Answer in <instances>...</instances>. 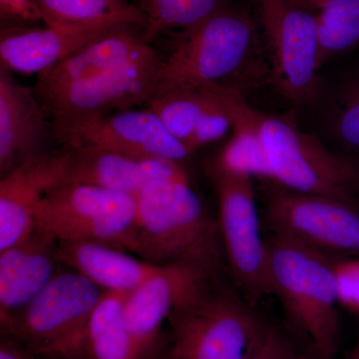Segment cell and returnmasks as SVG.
I'll return each mask as SVG.
<instances>
[{
	"label": "cell",
	"mask_w": 359,
	"mask_h": 359,
	"mask_svg": "<svg viewBox=\"0 0 359 359\" xmlns=\"http://www.w3.org/2000/svg\"><path fill=\"white\" fill-rule=\"evenodd\" d=\"M218 276L199 264H166L127 295L125 316L142 358H152L164 344L163 325L172 311Z\"/></svg>",
	"instance_id": "13"
},
{
	"label": "cell",
	"mask_w": 359,
	"mask_h": 359,
	"mask_svg": "<svg viewBox=\"0 0 359 359\" xmlns=\"http://www.w3.org/2000/svg\"><path fill=\"white\" fill-rule=\"evenodd\" d=\"M236 93L216 85L175 86L156 92L145 107L194 154L233 129Z\"/></svg>",
	"instance_id": "15"
},
{
	"label": "cell",
	"mask_w": 359,
	"mask_h": 359,
	"mask_svg": "<svg viewBox=\"0 0 359 359\" xmlns=\"http://www.w3.org/2000/svg\"><path fill=\"white\" fill-rule=\"evenodd\" d=\"M314 359H334L332 358H328V356H320V355H316V358Z\"/></svg>",
	"instance_id": "34"
},
{
	"label": "cell",
	"mask_w": 359,
	"mask_h": 359,
	"mask_svg": "<svg viewBox=\"0 0 359 359\" xmlns=\"http://www.w3.org/2000/svg\"><path fill=\"white\" fill-rule=\"evenodd\" d=\"M283 328L262 320L250 340L245 359H314Z\"/></svg>",
	"instance_id": "27"
},
{
	"label": "cell",
	"mask_w": 359,
	"mask_h": 359,
	"mask_svg": "<svg viewBox=\"0 0 359 359\" xmlns=\"http://www.w3.org/2000/svg\"><path fill=\"white\" fill-rule=\"evenodd\" d=\"M346 359H359V334L353 349L347 354Z\"/></svg>",
	"instance_id": "32"
},
{
	"label": "cell",
	"mask_w": 359,
	"mask_h": 359,
	"mask_svg": "<svg viewBox=\"0 0 359 359\" xmlns=\"http://www.w3.org/2000/svg\"><path fill=\"white\" fill-rule=\"evenodd\" d=\"M318 14L320 65L359 46V0H330Z\"/></svg>",
	"instance_id": "25"
},
{
	"label": "cell",
	"mask_w": 359,
	"mask_h": 359,
	"mask_svg": "<svg viewBox=\"0 0 359 359\" xmlns=\"http://www.w3.org/2000/svg\"><path fill=\"white\" fill-rule=\"evenodd\" d=\"M262 320L236 287L216 278L170 314L166 359H245Z\"/></svg>",
	"instance_id": "5"
},
{
	"label": "cell",
	"mask_w": 359,
	"mask_h": 359,
	"mask_svg": "<svg viewBox=\"0 0 359 359\" xmlns=\"http://www.w3.org/2000/svg\"><path fill=\"white\" fill-rule=\"evenodd\" d=\"M337 302L342 308L359 313V256H332Z\"/></svg>",
	"instance_id": "28"
},
{
	"label": "cell",
	"mask_w": 359,
	"mask_h": 359,
	"mask_svg": "<svg viewBox=\"0 0 359 359\" xmlns=\"http://www.w3.org/2000/svg\"><path fill=\"white\" fill-rule=\"evenodd\" d=\"M134 196L81 183H63L40 202L36 224L59 242H92L133 254Z\"/></svg>",
	"instance_id": "9"
},
{
	"label": "cell",
	"mask_w": 359,
	"mask_h": 359,
	"mask_svg": "<svg viewBox=\"0 0 359 359\" xmlns=\"http://www.w3.org/2000/svg\"><path fill=\"white\" fill-rule=\"evenodd\" d=\"M127 295L104 290L90 316L84 359H144L127 325Z\"/></svg>",
	"instance_id": "21"
},
{
	"label": "cell",
	"mask_w": 359,
	"mask_h": 359,
	"mask_svg": "<svg viewBox=\"0 0 359 359\" xmlns=\"http://www.w3.org/2000/svg\"><path fill=\"white\" fill-rule=\"evenodd\" d=\"M65 183L89 184L136 196L156 181L190 183L182 162L131 157L97 146H62Z\"/></svg>",
	"instance_id": "16"
},
{
	"label": "cell",
	"mask_w": 359,
	"mask_h": 359,
	"mask_svg": "<svg viewBox=\"0 0 359 359\" xmlns=\"http://www.w3.org/2000/svg\"><path fill=\"white\" fill-rule=\"evenodd\" d=\"M104 290L77 271H60L25 308L1 321L2 332L45 358L84 359L90 316Z\"/></svg>",
	"instance_id": "6"
},
{
	"label": "cell",
	"mask_w": 359,
	"mask_h": 359,
	"mask_svg": "<svg viewBox=\"0 0 359 359\" xmlns=\"http://www.w3.org/2000/svg\"><path fill=\"white\" fill-rule=\"evenodd\" d=\"M273 181L292 192L334 198L359 208V171L292 118L254 110Z\"/></svg>",
	"instance_id": "7"
},
{
	"label": "cell",
	"mask_w": 359,
	"mask_h": 359,
	"mask_svg": "<svg viewBox=\"0 0 359 359\" xmlns=\"http://www.w3.org/2000/svg\"><path fill=\"white\" fill-rule=\"evenodd\" d=\"M264 78L269 80V67L259 21L233 4L178 32L156 92L216 85L244 95Z\"/></svg>",
	"instance_id": "2"
},
{
	"label": "cell",
	"mask_w": 359,
	"mask_h": 359,
	"mask_svg": "<svg viewBox=\"0 0 359 359\" xmlns=\"http://www.w3.org/2000/svg\"><path fill=\"white\" fill-rule=\"evenodd\" d=\"M358 202H359V193H358Z\"/></svg>",
	"instance_id": "35"
},
{
	"label": "cell",
	"mask_w": 359,
	"mask_h": 359,
	"mask_svg": "<svg viewBox=\"0 0 359 359\" xmlns=\"http://www.w3.org/2000/svg\"><path fill=\"white\" fill-rule=\"evenodd\" d=\"M53 138L61 146H97L144 159L183 162L193 155L147 107L92 116L55 130Z\"/></svg>",
	"instance_id": "12"
},
{
	"label": "cell",
	"mask_w": 359,
	"mask_h": 359,
	"mask_svg": "<svg viewBox=\"0 0 359 359\" xmlns=\"http://www.w3.org/2000/svg\"><path fill=\"white\" fill-rule=\"evenodd\" d=\"M135 201L133 254L157 266L193 264L219 271L223 264L218 221L208 214L191 183L153 182Z\"/></svg>",
	"instance_id": "3"
},
{
	"label": "cell",
	"mask_w": 359,
	"mask_h": 359,
	"mask_svg": "<svg viewBox=\"0 0 359 359\" xmlns=\"http://www.w3.org/2000/svg\"><path fill=\"white\" fill-rule=\"evenodd\" d=\"M163 61L142 28H128L41 73L33 89L53 133L92 116L145 105L157 90Z\"/></svg>",
	"instance_id": "1"
},
{
	"label": "cell",
	"mask_w": 359,
	"mask_h": 359,
	"mask_svg": "<svg viewBox=\"0 0 359 359\" xmlns=\"http://www.w3.org/2000/svg\"><path fill=\"white\" fill-rule=\"evenodd\" d=\"M266 245L273 295L316 355L334 358L340 323L332 256L278 236Z\"/></svg>",
	"instance_id": "4"
},
{
	"label": "cell",
	"mask_w": 359,
	"mask_h": 359,
	"mask_svg": "<svg viewBox=\"0 0 359 359\" xmlns=\"http://www.w3.org/2000/svg\"><path fill=\"white\" fill-rule=\"evenodd\" d=\"M50 120L34 89L0 66V176L50 152Z\"/></svg>",
	"instance_id": "17"
},
{
	"label": "cell",
	"mask_w": 359,
	"mask_h": 359,
	"mask_svg": "<svg viewBox=\"0 0 359 359\" xmlns=\"http://www.w3.org/2000/svg\"><path fill=\"white\" fill-rule=\"evenodd\" d=\"M271 235L330 256H359V212L325 196L278 191L266 207Z\"/></svg>",
	"instance_id": "11"
},
{
	"label": "cell",
	"mask_w": 359,
	"mask_h": 359,
	"mask_svg": "<svg viewBox=\"0 0 359 359\" xmlns=\"http://www.w3.org/2000/svg\"><path fill=\"white\" fill-rule=\"evenodd\" d=\"M151 359H166V353H165L164 344H163V346L161 347L160 351H158V353H156L155 355L153 356V358Z\"/></svg>",
	"instance_id": "33"
},
{
	"label": "cell",
	"mask_w": 359,
	"mask_h": 359,
	"mask_svg": "<svg viewBox=\"0 0 359 359\" xmlns=\"http://www.w3.org/2000/svg\"><path fill=\"white\" fill-rule=\"evenodd\" d=\"M46 26L125 20L145 29V20L128 0H36Z\"/></svg>",
	"instance_id": "24"
},
{
	"label": "cell",
	"mask_w": 359,
	"mask_h": 359,
	"mask_svg": "<svg viewBox=\"0 0 359 359\" xmlns=\"http://www.w3.org/2000/svg\"><path fill=\"white\" fill-rule=\"evenodd\" d=\"M255 1L269 81L292 107H306L316 100L320 90L318 14L295 0Z\"/></svg>",
	"instance_id": "8"
},
{
	"label": "cell",
	"mask_w": 359,
	"mask_h": 359,
	"mask_svg": "<svg viewBox=\"0 0 359 359\" xmlns=\"http://www.w3.org/2000/svg\"><path fill=\"white\" fill-rule=\"evenodd\" d=\"M254 110L244 95H233V133L212 163L231 173L273 181L263 139L255 121Z\"/></svg>",
	"instance_id": "22"
},
{
	"label": "cell",
	"mask_w": 359,
	"mask_h": 359,
	"mask_svg": "<svg viewBox=\"0 0 359 359\" xmlns=\"http://www.w3.org/2000/svg\"><path fill=\"white\" fill-rule=\"evenodd\" d=\"M57 238L37 226L0 252V323L18 313L51 282L62 266Z\"/></svg>",
	"instance_id": "19"
},
{
	"label": "cell",
	"mask_w": 359,
	"mask_h": 359,
	"mask_svg": "<svg viewBox=\"0 0 359 359\" xmlns=\"http://www.w3.org/2000/svg\"><path fill=\"white\" fill-rule=\"evenodd\" d=\"M65 151H50L0 180V252L36 228V212L47 192L65 183Z\"/></svg>",
	"instance_id": "18"
},
{
	"label": "cell",
	"mask_w": 359,
	"mask_h": 359,
	"mask_svg": "<svg viewBox=\"0 0 359 359\" xmlns=\"http://www.w3.org/2000/svg\"><path fill=\"white\" fill-rule=\"evenodd\" d=\"M130 254L100 243L59 242L58 245V257L62 266L77 271L107 292L130 294L160 269L161 266Z\"/></svg>",
	"instance_id": "20"
},
{
	"label": "cell",
	"mask_w": 359,
	"mask_h": 359,
	"mask_svg": "<svg viewBox=\"0 0 359 359\" xmlns=\"http://www.w3.org/2000/svg\"><path fill=\"white\" fill-rule=\"evenodd\" d=\"M128 28L143 29L129 21L118 20L44 28L1 27L0 66L13 73L39 76L94 42Z\"/></svg>",
	"instance_id": "14"
},
{
	"label": "cell",
	"mask_w": 359,
	"mask_h": 359,
	"mask_svg": "<svg viewBox=\"0 0 359 359\" xmlns=\"http://www.w3.org/2000/svg\"><path fill=\"white\" fill-rule=\"evenodd\" d=\"M236 0H138L145 20L143 36L151 43L162 33L185 30L235 4Z\"/></svg>",
	"instance_id": "23"
},
{
	"label": "cell",
	"mask_w": 359,
	"mask_h": 359,
	"mask_svg": "<svg viewBox=\"0 0 359 359\" xmlns=\"http://www.w3.org/2000/svg\"><path fill=\"white\" fill-rule=\"evenodd\" d=\"M332 95L328 131L340 145L359 153V72L339 85Z\"/></svg>",
	"instance_id": "26"
},
{
	"label": "cell",
	"mask_w": 359,
	"mask_h": 359,
	"mask_svg": "<svg viewBox=\"0 0 359 359\" xmlns=\"http://www.w3.org/2000/svg\"><path fill=\"white\" fill-rule=\"evenodd\" d=\"M40 356L35 355L28 351L20 342L16 341L9 335H2L0 342V359H39Z\"/></svg>",
	"instance_id": "30"
},
{
	"label": "cell",
	"mask_w": 359,
	"mask_h": 359,
	"mask_svg": "<svg viewBox=\"0 0 359 359\" xmlns=\"http://www.w3.org/2000/svg\"><path fill=\"white\" fill-rule=\"evenodd\" d=\"M299 6L313 11V13H318V11L327 4L330 0H295Z\"/></svg>",
	"instance_id": "31"
},
{
	"label": "cell",
	"mask_w": 359,
	"mask_h": 359,
	"mask_svg": "<svg viewBox=\"0 0 359 359\" xmlns=\"http://www.w3.org/2000/svg\"><path fill=\"white\" fill-rule=\"evenodd\" d=\"M219 201V229L226 268L250 306L273 295L266 240L262 236L252 178L208 168Z\"/></svg>",
	"instance_id": "10"
},
{
	"label": "cell",
	"mask_w": 359,
	"mask_h": 359,
	"mask_svg": "<svg viewBox=\"0 0 359 359\" xmlns=\"http://www.w3.org/2000/svg\"><path fill=\"white\" fill-rule=\"evenodd\" d=\"M0 18L2 27L42 21L36 0H0Z\"/></svg>",
	"instance_id": "29"
}]
</instances>
